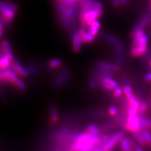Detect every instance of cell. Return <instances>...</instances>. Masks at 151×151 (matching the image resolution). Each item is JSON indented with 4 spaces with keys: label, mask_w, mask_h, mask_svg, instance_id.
I'll return each instance as SVG.
<instances>
[{
    "label": "cell",
    "mask_w": 151,
    "mask_h": 151,
    "mask_svg": "<svg viewBox=\"0 0 151 151\" xmlns=\"http://www.w3.org/2000/svg\"><path fill=\"white\" fill-rule=\"evenodd\" d=\"M70 77V74L69 70L64 67L61 69L59 76L57 77L54 81V86L56 88H59L61 87L65 84V83L69 80Z\"/></svg>",
    "instance_id": "ba28073f"
},
{
    "label": "cell",
    "mask_w": 151,
    "mask_h": 151,
    "mask_svg": "<svg viewBox=\"0 0 151 151\" xmlns=\"http://www.w3.org/2000/svg\"><path fill=\"white\" fill-rule=\"evenodd\" d=\"M14 86L20 91H25L27 89L26 84L23 82V81H22L21 79H19V78L18 79L15 84H14Z\"/></svg>",
    "instance_id": "484cf974"
},
{
    "label": "cell",
    "mask_w": 151,
    "mask_h": 151,
    "mask_svg": "<svg viewBox=\"0 0 151 151\" xmlns=\"http://www.w3.org/2000/svg\"><path fill=\"white\" fill-rule=\"evenodd\" d=\"M98 85H99V81L98 79L96 78V76L91 78L89 83V88L91 89H94L97 87V86H98Z\"/></svg>",
    "instance_id": "83f0119b"
},
{
    "label": "cell",
    "mask_w": 151,
    "mask_h": 151,
    "mask_svg": "<svg viewBox=\"0 0 151 151\" xmlns=\"http://www.w3.org/2000/svg\"><path fill=\"white\" fill-rule=\"evenodd\" d=\"M124 94V90H123V88L118 86L116 88H115L113 90V95L114 97L119 98H120L122 94Z\"/></svg>",
    "instance_id": "4316f807"
},
{
    "label": "cell",
    "mask_w": 151,
    "mask_h": 151,
    "mask_svg": "<svg viewBox=\"0 0 151 151\" xmlns=\"http://www.w3.org/2000/svg\"><path fill=\"white\" fill-rule=\"evenodd\" d=\"M108 113L109 115L112 116H115L118 115V113H119V110H118V108L116 106H111L109 107L108 110Z\"/></svg>",
    "instance_id": "4dcf8cb0"
},
{
    "label": "cell",
    "mask_w": 151,
    "mask_h": 151,
    "mask_svg": "<svg viewBox=\"0 0 151 151\" xmlns=\"http://www.w3.org/2000/svg\"><path fill=\"white\" fill-rule=\"evenodd\" d=\"M122 127L131 133L141 130L140 115L138 113L136 115H127L125 120Z\"/></svg>",
    "instance_id": "8992f818"
},
{
    "label": "cell",
    "mask_w": 151,
    "mask_h": 151,
    "mask_svg": "<svg viewBox=\"0 0 151 151\" xmlns=\"http://www.w3.org/2000/svg\"><path fill=\"white\" fill-rule=\"evenodd\" d=\"M96 67L99 69L107 70L111 72H119L121 69L119 65L110 63L104 62V61L96 63Z\"/></svg>",
    "instance_id": "8fae6325"
},
{
    "label": "cell",
    "mask_w": 151,
    "mask_h": 151,
    "mask_svg": "<svg viewBox=\"0 0 151 151\" xmlns=\"http://www.w3.org/2000/svg\"><path fill=\"white\" fill-rule=\"evenodd\" d=\"M5 73H6V78L8 83H10L13 85L15 84L18 79L17 74L13 71L12 69H9V68L5 70Z\"/></svg>",
    "instance_id": "e0dca14e"
},
{
    "label": "cell",
    "mask_w": 151,
    "mask_h": 151,
    "mask_svg": "<svg viewBox=\"0 0 151 151\" xmlns=\"http://www.w3.org/2000/svg\"><path fill=\"white\" fill-rule=\"evenodd\" d=\"M151 23V15L147 14L142 17L140 20L136 23V25L131 30V32H134L138 29H145L146 27L149 26Z\"/></svg>",
    "instance_id": "30bf717a"
},
{
    "label": "cell",
    "mask_w": 151,
    "mask_h": 151,
    "mask_svg": "<svg viewBox=\"0 0 151 151\" xmlns=\"http://www.w3.org/2000/svg\"><path fill=\"white\" fill-rule=\"evenodd\" d=\"M79 35L81 37L83 44H89L95 40L96 36L90 34L89 32L86 31V28H82L78 30Z\"/></svg>",
    "instance_id": "5bb4252c"
},
{
    "label": "cell",
    "mask_w": 151,
    "mask_h": 151,
    "mask_svg": "<svg viewBox=\"0 0 151 151\" xmlns=\"http://www.w3.org/2000/svg\"><path fill=\"white\" fill-rule=\"evenodd\" d=\"M12 64V61L6 56H3L0 58V69H7L9 65Z\"/></svg>",
    "instance_id": "44dd1931"
},
{
    "label": "cell",
    "mask_w": 151,
    "mask_h": 151,
    "mask_svg": "<svg viewBox=\"0 0 151 151\" xmlns=\"http://www.w3.org/2000/svg\"><path fill=\"white\" fill-rule=\"evenodd\" d=\"M119 144H120V147L123 150H125V151L133 150V149H132V148L131 147L130 145L128 142V141L127 140V139H125V137H124L120 139Z\"/></svg>",
    "instance_id": "7402d4cb"
},
{
    "label": "cell",
    "mask_w": 151,
    "mask_h": 151,
    "mask_svg": "<svg viewBox=\"0 0 151 151\" xmlns=\"http://www.w3.org/2000/svg\"><path fill=\"white\" fill-rule=\"evenodd\" d=\"M149 66H150V69H151V59H150V60H149Z\"/></svg>",
    "instance_id": "8d00e7d4"
},
{
    "label": "cell",
    "mask_w": 151,
    "mask_h": 151,
    "mask_svg": "<svg viewBox=\"0 0 151 151\" xmlns=\"http://www.w3.org/2000/svg\"><path fill=\"white\" fill-rule=\"evenodd\" d=\"M144 80L147 83H151V71L145 76Z\"/></svg>",
    "instance_id": "d6a6232c"
},
{
    "label": "cell",
    "mask_w": 151,
    "mask_h": 151,
    "mask_svg": "<svg viewBox=\"0 0 151 151\" xmlns=\"http://www.w3.org/2000/svg\"><path fill=\"white\" fill-rule=\"evenodd\" d=\"M142 133L144 136L145 140L147 142V143L149 145H151V134L147 130H141Z\"/></svg>",
    "instance_id": "f1b7e54d"
},
{
    "label": "cell",
    "mask_w": 151,
    "mask_h": 151,
    "mask_svg": "<svg viewBox=\"0 0 151 151\" xmlns=\"http://www.w3.org/2000/svg\"><path fill=\"white\" fill-rule=\"evenodd\" d=\"M140 120L141 124V130H151V120L140 115Z\"/></svg>",
    "instance_id": "ffe728a7"
},
{
    "label": "cell",
    "mask_w": 151,
    "mask_h": 151,
    "mask_svg": "<svg viewBox=\"0 0 151 151\" xmlns=\"http://www.w3.org/2000/svg\"><path fill=\"white\" fill-rule=\"evenodd\" d=\"M78 3L66 4L63 2L56 3V9L59 20L65 29H68L75 23L78 13Z\"/></svg>",
    "instance_id": "3957f363"
},
{
    "label": "cell",
    "mask_w": 151,
    "mask_h": 151,
    "mask_svg": "<svg viewBox=\"0 0 151 151\" xmlns=\"http://www.w3.org/2000/svg\"><path fill=\"white\" fill-rule=\"evenodd\" d=\"M123 90H124V94L126 98V101H129L136 97L130 85L125 84L123 87Z\"/></svg>",
    "instance_id": "ac0fdd59"
},
{
    "label": "cell",
    "mask_w": 151,
    "mask_h": 151,
    "mask_svg": "<svg viewBox=\"0 0 151 151\" xmlns=\"http://www.w3.org/2000/svg\"><path fill=\"white\" fill-rule=\"evenodd\" d=\"M122 4H126L128 3V0H120Z\"/></svg>",
    "instance_id": "e575fe53"
},
{
    "label": "cell",
    "mask_w": 151,
    "mask_h": 151,
    "mask_svg": "<svg viewBox=\"0 0 151 151\" xmlns=\"http://www.w3.org/2000/svg\"><path fill=\"white\" fill-rule=\"evenodd\" d=\"M132 42L130 48V55L135 58H140L148 50V37L144 29H138L130 33Z\"/></svg>",
    "instance_id": "277c9868"
},
{
    "label": "cell",
    "mask_w": 151,
    "mask_h": 151,
    "mask_svg": "<svg viewBox=\"0 0 151 151\" xmlns=\"http://www.w3.org/2000/svg\"><path fill=\"white\" fill-rule=\"evenodd\" d=\"M12 69L15 72L17 76H19L22 78H26L28 76V73L27 69H25L20 61L14 59L12 63Z\"/></svg>",
    "instance_id": "9c48e42d"
},
{
    "label": "cell",
    "mask_w": 151,
    "mask_h": 151,
    "mask_svg": "<svg viewBox=\"0 0 151 151\" xmlns=\"http://www.w3.org/2000/svg\"><path fill=\"white\" fill-rule=\"evenodd\" d=\"M150 147H151V145H150Z\"/></svg>",
    "instance_id": "ab89813d"
},
{
    "label": "cell",
    "mask_w": 151,
    "mask_h": 151,
    "mask_svg": "<svg viewBox=\"0 0 151 151\" xmlns=\"http://www.w3.org/2000/svg\"><path fill=\"white\" fill-rule=\"evenodd\" d=\"M79 20L82 27L86 28L103 13V4L100 0H82L80 2Z\"/></svg>",
    "instance_id": "6da1fadb"
},
{
    "label": "cell",
    "mask_w": 151,
    "mask_h": 151,
    "mask_svg": "<svg viewBox=\"0 0 151 151\" xmlns=\"http://www.w3.org/2000/svg\"><path fill=\"white\" fill-rule=\"evenodd\" d=\"M149 6H150V8L151 9V0H150V2H149Z\"/></svg>",
    "instance_id": "f35d334b"
},
{
    "label": "cell",
    "mask_w": 151,
    "mask_h": 151,
    "mask_svg": "<svg viewBox=\"0 0 151 151\" xmlns=\"http://www.w3.org/2000/svg\"><path fill=\"white\" fill-rule=\"evenodd\" d=\"M86 130L89 132V133L93 134H97L100 135V128L98 126H97L95 124H89L87 126Z\"/></svg>",
    "instance_id": "603a6c76"
},
{
    "label": "cell",
    "mask_w": 151,
    "mask_h": 151,
    "mask_svg": "<svg viewBox=\"0 0 151 151\" xmlns=\"http://www.w3.org/2000/svg\"><path fill=\"white\" fill-rule=\"evenodd\" d=\"M63 64V61L60 59H52L48 62V68L50 70H55L58 69Z\"/></svg>",
    "instance_id": "d6986e66"
},
{
    "label": "cell",
    "mask_w": 151,
    "mask_h": 151,
    "mask_svg": "<svg viewBox=\"0 0 151 151\" xmlns=\"http://www.w3.org/2000/svg\"><path fill=\"white\" fill-rule=\"evenodd\" d=\"M100 28L90 25L88 27V32L90 33V34L96 36L99 34V32H100Z\"/></svg>",
    "instance_id": "1f68e13d"
},
{
    "label": "cell",
    "mask_w": 151,
    "mask_h": 151,
    "mask_svg": "<svg viewBox=\"0 0 151 151\" xmlns=\"http://www.w3.org/2000/svg\"><path fill=\"white\" fill-rule=\"evenodd\" d=\"M125 135V133L123 131L117 132L113 134L107 142L103 146L102 150L105 151L111 150L114 149L117 144H119V141Z\"/></svg>",
    "instance_id": "52a82bcc"
},
{
    "label": "cell",
    "mask_w": 151,
    "mask_h": 151,
    "mask_svg": "<svg viewBox=\"0 0 151 151\" xmlns=\"http://www.w3.org/2000/svg\"><path fill=\"white\" fill-rule=\"evenodd\" d=\"M49 116H50V122L51 124H55L59 120V115L58 108L54 105H51L49 110Z\"/></svg>",
    "instance_id": "9a60e30c"
},
{
    "label": "cell",
    "mask_w": 151,
    "mask_h": 151,
    "mask_svg": "<svg viewBox=\"0 0 151 151\" xmlns=\"http://www.w3.org/2000/svg\"><path fill=\"white\" fill-rule=\"evenodd\" d=\"M2 34H3L2 26H1V24H0V39H1V36H2Z\"/></svg>",
    "instance_id": "d590c367"
},
{
    "label": "cell",
    "mask_w": 151,
    "mask_h": 151,
    "mask_svg": "<svg viewBox=\"0 0 151 151\" xmlns=\"http://www.w3.org/2000/svg\"><path fill=\"white\" fill-rule=\"evenodd\" d=\"M64 0H56V2H63Z\"/></svg>",
    "instance_id": "74e56055"
},
{
    "label": "cell",
    "mask_w": 151,
    "mask_h": 151,
    "mask_svg": "<svg viewBox=\"0 0 151 151\" xmlns=\"http://www.w3.org/2000/svg\"><path fill=\"white\" fill-rule=\"evenodd\" d=\"M73 142L70 144L69 150H90L96 149L102 150L101 148V136L93 134L88 131L81 132L73 137Z\"/></svg>",
    "instance_id": "7a4b0ae2"
},
{
    "label": "cell",
    "mask_w": 151,
    "mask_h": 151,
    "mask_svg": "<svg viewBox=\"0 0 151 151\" xmlns=\"http://www.w3.org/2000/svg\"><path fill=\"white\" fill-rule=\"evenodd\" d=\"M1 50L4 56H6L9 60L12 61L15 59L12 47L8 40H3L1 43Z\"/></svg>",
    "instance_id": "4fadbf2b"
},
{
    "label": "cell",
    "mask_w": 151,
    "mask_h": 151,
    "mask_svg": "<svg viewBox=\"0 0 151 151\" xmlns=\"http://www.w3.org/2000/svg\"><path fill=\"white\" fill-rule=\"evenodd\" d=\"M103 38L105 39L106 41L109 42L110 43H111L113 45H115L116 44L119 43L120 42L119 39H118L117 37L113 36V35H108V34H105L103 35Z\"/></svg>",
    "instance_id": "d4e9b609"
},
{
    "label": "cell",
    "mask_w": 151,
    "mask_h": 151,
    "mask_svg": "<svg viewBox=\"0 0 151 151\" xmlns=\"http://www.w3.org/2000/svg\"><path fill=\"white\" fill-rule=\"evenodd\" d=\"M6 69H0V83H3V84H6L8 83L7 79L6 78V73H5Z\"/></svg>",
    "instance_id": "f546056e"
},
{
    "label": "cell",
    "mask_w": 151,
    "mask_h": 151,
    "mask_svg": "<svg viewBox=\"0 0 151 151\" xmlns=\"http://www.w3.org/2000/svg\"><path fill=\"white\" fill-rule=\"evenodd\" d=\"M72 39V47L74 52L77 53L81 50L83 42L81 40V37L79 35L78 30L74 31L71 36Z\"/></svg>",
    "instance_id": "7c38bea8"
},
{
    "label": "cell",
    "mask_w": 151,
    "mask_h": 151,
    "mask_svg": "<svg viewBox=\"0 0 151 151\" xmlns=\"http://www.w3.org/2000/svg\"><path fill=\"white\" fill-rule=\"evenodd\" d=\"M17 6L10 2L0 1V14L2 16L4 21L6 23H10L15 17Z\"/></svg>",
    "instance_id": "5b68a950"
},
{
    "label": "cell",
    "mask_w": 151,
    "mask_h": 151,
    "mask_svg": "<svg viewBox=\"0 0 151 151\" xmlns=\"http://www.w3.org/2000/svg\"><path fill=\"white\" fill-rule=\"evenodd\" d=\"M132 136L134 137V139L137 140L138 144L142 146V147H145L147 146L148 144L147 143V142L145 140L144 136L142 135V133L141 130L140 131H137V132H132Z\"/></svg>",
    "instance_id": "2e32d148"
},
{
    "label": "cell",
    "mask_w": 151,
    "mask_h": 151,
    "mask_svg": "<svg viewBox=\"0 0 151 151\" xmlns=\"http://www.w3.org/2000/svg\"><path fill=\"white\" fill-rule=\"evenodd\" d=\"M121 2L120 0H112V4L115 7H119L121 5Z\"/></svg>",
    "instance_id": "836d02e7"
},
{
    "label": "cell",
    "mask_w": 151,
    "mask_h": 151,
    "mask_svg": "<svg viewBox=\"0 0 151 151\" xmlns=\"http://www.w3.org/2000/svg\"><path fill=\"white\" fill-rule=\"evenodd\" d=\"M147 109H148V103H147V101H140V106L138 110V114L140 115H144L146 113V111H147Z\"/></svg>",
    "instance_id": "cb8c5ba5"
}]
</instances>
